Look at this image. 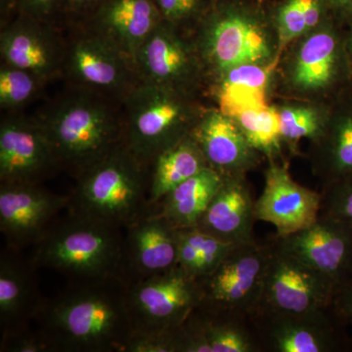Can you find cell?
I'll list each match as a JSON object with an SVG mask.
<instances>
[{"label": "cell", "instance_id": "6da1fadb", "mask_svg": "<svg viewBox=\"0 0 352 352\" xmlns=\"http://www.w3.org/2000/svg\"><path fill=\"white\" fill-rule=\"evenodd\" d=\"M55 352H124L133 333L122 278L69 283L36 316Z\"/></svg>", "mask_w": 352, "mask_h": 352}, {"label": "cell", "instance_id": "7a4b0ae2", "mask_svg": "<svg viewBox=\"0 0 352 352\" xmlns=\"http://www.w3.org/2000/svg\"><path fill=\"white\" fill-rule=\"evenodd\" d=\"M124 236L126 229L67 212L32 245L30 261L69 283L124 279Z\"/></svg>", "mask_w": 352, "mask_h": 352}, {"label": "cell", "instance_id": "3957f363", "mask_svg": "<svg viewBox=\"0 0 352 352\" xmlns=\"http://www.w3.org/2000/svg\"><path fill=\"white\" fill-rule=\"evenodd\" d=\"M76 178L69 214L126 229L153 207L151 173L124 141Z\"/></svg>", "mask_w": 352, "mask_h": 352}, {"label": "cell", "instance_id": "277c9868", "mask_svg": "<svg viewBox=\"0 0 352 352\" xmlns=\"http://www.w3.org/2000/svg\"><path fill=\"white\" fill-rule=\"evenodd\" d=\"M41 122L59 166L69 168L76 177L124 138V122L89 97L69 99Z\"/></svg>", "mask_w": 352, "mask_h": 352}, {"label": "cell", "instance_id": "5b68a950", "mask_svg": "<svg viewBox=\"0 0 352 352\" xmlns=\"http://www.w3.org/2000/svg\"><path fill=\"white\" fill-rule=\"evenodd\" d=\"M272 241L235 245L219 267L200 278V309L251 319L258 311Z\"/></svg>", "mask_w": 352, "mask_h": 352}, {"label": "cell", "instance_id": "8992f818", "mask_svg": "<svg viewBox=\"0 0 352 352\" xmlns=\"http://www.w3.org/2000/svg\"><path fill=\"white\" fill-rule=\"evenodd\" d=\"M126 300L133 333L173 330L200 307V280L176 265L152 276L126 282Z\"/></svg>", "mask_w": 352, "mask_h": 352}, {"label": "cell", "instance_id": "52a82bcc", "mask_svg": "<svg viewBox=\"0 0 352 352\" xmlns=\"http://www.w3.org/2000/svg\"><path fill=\"white\" fill-rule=\"evenodd\" d=\"M175 96V89L142 82L126 94L122 141L148 166L190 133L183 129L186 115Z\"/></svg>", "mask_w": 352, "mask_h": 352}, {"label": "cell", "instance_id": "ba28073f", "mask_svg": "<svg viewBox=\"0 0 352 352\" xmlns=\"http://www.w3.org/2000/svg\"><path fill=\"white\" fill-rule=\"evenodd\" d=\"M250 320L261 352L351 351V338L332 308L307 314L256 312Z\"/></svg>", "mask_w": 352, "mask_h": 352}, {"label": "cell", "instance_id": "9c48e42d", "mask_svg": "<svg viewBox=\"0 0 352 352\" xmlns=\"http://www.w3.org/2000/svg\"><path fill=\"white\" fill-rule=\"evenodd\" d=\"M271 241L272 252L256 312L307 314L331 308L335 295L323 278L284 251L273 237Z\"/></svg>", "mask_w": 352, "mask_h": 352}, {"label": "cell", "instance_id": "30bf717a", "mask_svg": "<svg viewBox=\"0 0 352 352\" xmlns=\"http://www.w3.org/2000/svg\"><path fill=\"white\" fill-rule=\"evenodd\" d=\"M69 195L38 183L0 184V232L6 247L23 251L36 245L69 207Z\"/></svg>", "mask_w": 352, "mask_h": 352}, {"label": "cell", "instance_id": "8fae6325", "mask_svg": "<svg viewBox=\"0 0 352 352\" xmlns=\"http://www.w3.org/2000/svg\"><path fill=\"white\" fill-rule=\"evenodd\" d=\"M272 237L284 251L320 275L332 289L333 295L351 281V226L320 215L312 226L303 230L285 237Z\"/></svg>", "mask_w": 352, "mask_h": 352}, {"label": "cell", "instance_id": "7c38bea8", "mask_svg": "<svg viewBox=\"0 0 352 352\" xmlns=\"http://www.w3.org/2000/svg\"><path fill=\"white\" fill-rule=\"evenodd\" d=\"M59 168L41 120L11 117L0 126V184L38 183Z\"/></svg>", "mask_w": 352, "mask_h": 352}, {"label": "cell", "instance_id": "4fadbf2b", "mask_svg": "<svg viewBox=\"0 0 352 352\" xmlns=\"http://www.w3.org/2000/svg\"><path fill=\"white\" fill-rule=\"evenodd\" d=\"M321 192L296 182L287 166L271 163L264 173L263 193L256 200V219L272 224L285 237L303 230L320 217Z\"/></svg>", "mask_w": 352, "mask_h": 352}, {"label": "cell", "instance_id": "5bb4252c", "mask_svg": "<svg viewBox=\"0 0 352 352\" xmlns=\"http://www.w3.org/2000/svg\"><path fill=\"white\" fill-rule=\"evenodd\" d=\"M178 228L156 206L126 228L124 279L135 281L177 265Z\"/></svg>", "mask_w": 352, "mask_h": 352}, {"label": "cell", "instance_id": "9a60e30c", "mask_svg": "<svg viewBox=\"0 0 352 352\" xmlns=\"http://www.w3.org/2000/svg\"><path fill=\"white\" fill-rule=\"evenodd\" d=\"M65 59L72 78L89 89L126 96L138 82H133L136 73L129 59L96 32L76 39Z\"/></svg>", "mask_w": 352, "mask_h": 352}, {"label": "cell", "instance_id": "2e32d148", "mask_svg": "<svg viewBox=\"0 0 352 352\" xmlns=\"http://www.w3.org/2000/svg\"><path fill=\"white\" fill-rule=\"evenodd\" d=\"M204 50L212 66L224 74L234 67L258 64L270 56V43L261 25L236 11L214 16L206 30Z\"/></svg>", "mask_w": 352, "mask_h": 352}, {"label": "cell", "instance_id": "e0dca14e", "mask_svg": "<svg viewBox=\"0 0 352 352\" xmlns=\"http://www.w3.org/2000/svg\"><path fill=\"white\" fill-rule=\"evenodd\" d=\"M256 201L243 176L226 177L195 227L227 244L256 241Z\"/></svg>", "mask_w": 352, "mask_h": 352}, {"label": "cell", "instance_id": "ac0fdd59", "mask_svg": "<svg viewBox=\"0 0 352 352\" xmlns=\"http://www.w3.org/2000/svg\"><path fill=\"white\" fill-rule=\"evenodd\" d=\"M208 166L223 178L239 177L256 163V152L236 120L223 112L207 113L190 131Z\"/></svg>", "mask_w": 352, "mask_h": 352}, {"label": "cell", "instance_id": "d6986e66", "mask_svg": "<svg viewBox=\"0 0 352 352\" xmlns=\"http://www.w3.org/2000/svg\"><path fill=\"white\" fill-rule=\"evenodd\" d=\"M163 21L154 0H104L95 16V29L133 67L141 46Z\"/></svg>", "mask_w": 352, "mask_h": 352}, {"label": "cell", "instance_id": "ffe728a7", "mask_svg": "<svg viewBox=\"0 0 352 352\" xmlns=\"http://www.w3.org/2000/svg\"><path fill=\"white\" fill-rule=\"evenodd\" d=\"M21 252L6 247L0 256L1 333L29 326L44 300L36 284L38 267Z\"/></svg>", "mask_w": 352, "mask_h": 352}, {"label": "cell", "instance_id": "44dd1931", "mask_svg": "<svg viewBox=\"0 0 352 352\" xmlns=\"http://www.w3.org/2000/svg\"><path fill=\"white\" fill-rule=\"evenodd\" d=\"M3 64L32 72L47 80L59 71L62 55L43 23L22 16L1 32Z\"/></svg>", "mask_w": 352, "mask_h": 352}, {"label": "cell", "instance_id": "7402d4cb", "mask_svg": "<svg viewBox=\"0 0 352 352\" xmlns=\"http://www.w3.org/2000/svg\"><path fill=\"white\" fill-rule=\"evenodd\" d=\"M170 25L163 21L136 54L133 67L139 82L175 89L188 75L191 56Z\"/></svg>", "mask_w": 352, "mask_h": 352}, {"label": "cell", "instance_id": "603a6c76", "mask_svg": "<svg viewBox=\"0 0 352 352\" xmlns=\"http://www.w3.org/2000/svg\"><path fill=\"white\" fill-rule=\"evenodd\" d=\"M223 179L212 168H206L171 190L156 205L157 210L176 228L195 227Z\"/></svg>", "mask_w": 352, "mask_h": 352}, {"label": "cell", "instance_id": "cb8c5ba5", "mask_svg": "<svg viewBox=\"0 0 352 352\" xmlns=\"http://www.w3.org/2000/svg\"><path fill=\"white\" fill-rule=\"evenodd\" d=\"M150 203L156 206L171 190L210 168L191 134L164 150L151 164Z\"/></svg>", "mask_w": 352, "mask_h": 352}, {"label": "cell", "instance_id": "d4e9b609", "mask_svg": "<svg viewBox=\"0 0 352 352\" xmlns=\"http://www.w3.org/2000/svg\"><path fill=\"white\" fill-rule=\"evenodd\" d=\"M201 339L208 352H261L250 319L194 311Z\"/></svg>", "mask_w": 352, "mask_h": 352}, {"label": "cell", "instance_id": "484cf974", "mask_svg": "<svg viewBox=\"0 0 352 352\" xmlns=\"http://www.w3.org/2000/svg\"><path fill=\"white\" fill-rule=\"evenodd\" d=\"M272 66L245 64L227 71L220 94L221 111L229 117L245 109L265 107V90Z\"/></svg>", "mask_w": 352, "mask_h": 352}, {"label": "cell", "instance_id": "4316f807", "mask_svg": "<svg viewBox=\"0 0 352 352\" xmlns=\"http://www.w3.org/2000/svg\"><path fill=\"white\" fill-rule=\"evenodd\" d=\"M337 43L332 34L319 32L303 43L296 59L294 80L298 87L312 89L330 82L336 64Z\"/></svg>", "mask_w": 352, "mask_h": 352}, {"label": "cell", "instance_id": "83f0119b", "mask_svg": "<svg viewBox=\"0 0 352 352\" xmlns=\"http://www.w3.org/2000/svg\"><path fill=\"white\" fill-rule=\"evenodd\" d=\"M233 119L254 149L270 157L280 152V115L274 108L245 109L236 113Z\"/></svg>", "mask_w": 352, "mask_h": 352}, {"label": "cell", "instance_id": "f1b7e54d", "mask_svg": "<svg viewBox=\"0 0 352 352\" xmlns=\"http://www.w3.org/2000/svg\"><path fill=\"white\" fill-rule=\"evenodd\" d=\"M41 76L32 72L2 64L0 69V106L6 110L23 107L43 87Z\"/></svg>", "mask_w": 352, "mask_h": 352}, {"label": "cell", "instance_id": "f546056e", "mask_svg": "<svg viewBox=\"0 0 352 352\" xmlns=\"http://www.w3.org/2000/svg\"><path fill=\"white\" fill-rule=\"evenodd\" d=\"M324 159L327 183L352 175V117L340 120L331 133Z\"/></svg>", "mask_w": 352, "mask_h": 352}, {"label": "cell", "instance_id": "4dcf8cb0", "mask_svg": "<svg viewBox=\"0 0 352 352\" xmlns=\"http://www.w3.org/2000/svg\"><path fill=\"white\" fill-rule=\"evenodd\" d=\"M184 239L196 248L199 254L197 278L200 279L214 272L235 245L227 244L197 227L178 228Z\"/></svg>", "mask_w": 352, "mask_h": 352}, {"label": "cell", "instance_id": "1f68e13d", "mask_svg": "<svg viewBox=\"0 0 352 352\" xmlns=\"http://www.w3.org/2000/svg\"><path fill=\"white\" fill-rule=\"evenodd\" d=\"M321 195L320 215L352 227V175L327 183Z\"/></svg>", "mask_w": 352, "mask_h": 352}, {"label": "cell", "instance_id": "d6a6232c", "mask_svg": "<svg viewBox=\"0 0 352 352\" xmlns=\"http://www.w3.org/2000/svg\"><path fill=\"white\" fill-rule=\"evenodd\" d=\"M280 115L282 139L291 143L305 138H317L321 131L318 116L311 109L285 108Z\"/></svg>", "mask_w": 352, "mask_h": 352}, {"label": "cell", "instance_id": "836d02e7", "mask_svg": "<svg viewBox=\"0 0 352 352\" xmlns=\"http://www.w3.org/2000/svg\"><path fill=\"white\" fill-rule=\"evenodd\" d=\"M1 352H55L54 347L41 329L29 326L1 333Z\"/></svg>", "mask_w": 352, "mask_h": 352}, {"label": "cell", "instance_id": "e575fe53", "mask_svg": "<svg viewBox=\"0 0 352 352\" xmlns=\"http://www.w3.org/2000/svg\"><path fill=\"white\" fill-rule=\"evenodd\" d=\"M278 24L280 50H283L287 44L308 30L303 0H288L280 8Z\"/></svg>", "mask_w": 352, "mask_h": 352}, {"label": "cell", "instance_id": "d590c367", "mask_svg": "<svg viewBox=\"0 0 352 352\" xmlns=\"http://www.w3.org/2000/svg\"><path fill=\"white\" fill-rule=\"evenodd\" d=\"M164 21L177 24L195 17L205 6V0H154Z\"/></svg>", "mask_w": 352, "mask_h": 352}, {"label": "cell", "instance_id": "8d00e7d4", "mask_svg": "<svg viewBox=\"0 0 352 352\" xmlns=\"http://www.w3.org/2000/svg\"><path fill=\"white\" fill-rule=\"evenodd\" d=\"M66 0H16L22 16L45 22Z\"/></svg>", "mask_w": 352, "mask_h": 352}, {"label": "cell", "instance_id": "74e56055", "mask_svg": "<svg viewBox=\"0 0 352 352\" xmlns=\"http://www.w3.org/2000/svg\"><path fill=\"white\" fill-rule=\"evenodd\" d=\"M331 308L344 326H352V280L336 294Z\"/></svg>", "mask_w": 352, "mask_h": 352}, {"label": "cell", "instance_id": "f35d334b", "mask_svg": "<svg viewBox=\"0 0 352 352\" xmlns=\"http://www.w3.org/2000/svg\"><path fill=\"white\" fill-rule=\"evenodd\" d=\"M104 0H66L72 6L76 7H87L95 6V4H101Z\"/></svg>", "mask_w": 352, "mask_h": 352}, {"label": "cell", "instance_id": "ab89813d", "mask_svg": "<svg viewBox=\"0 0 352 352\" xmlns=\"http://www.w3.org/2000/svg\"><path fill=\"white\" fill-rule=\"evenodd\" d=\"M336 3L342 6H352V0H333Z\"/></svg>", "mask_w": 352, "mask_h": 352}]
</instances>
